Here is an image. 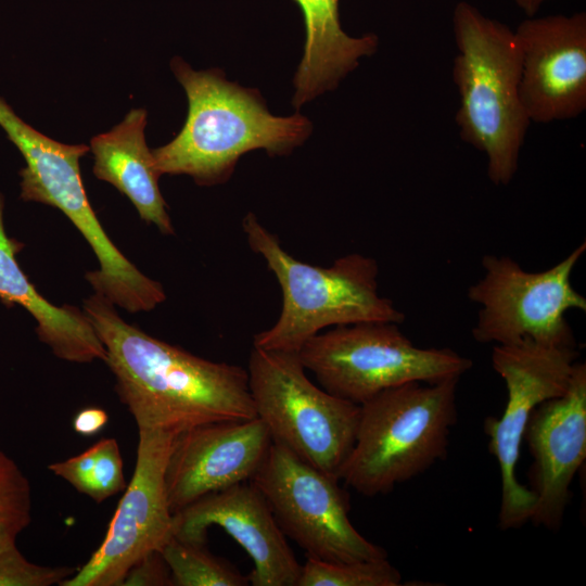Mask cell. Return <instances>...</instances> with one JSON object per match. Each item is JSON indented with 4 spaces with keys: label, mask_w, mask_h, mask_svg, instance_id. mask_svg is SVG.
I'll use <instances>...</instances> for the list:
<instances>
[{
    "label": "cell",
    "mask_w": 586,
    "mask_h": 586,
    "mask_svg": "<svg viewBox=\"0 0 586 586\" xmlns=\"http://www.w3.org/2000/svg\"><path fill=\"white\" fill-rule=\"evenodd\" d=\"M106 352L115 392L138 430L181 433L194 426L256 417L246 369L212 361L149 335L94 293L84 301Z\"/></svg>",
    "instance_id": "1"
},
{
    "label": "cell",
    "mask_w": 586,
    "mask_h": 586,
    "mask_svg": "<svg viewBox=\"0 0 586 586\" xmlns=\"http://www.w3.org/2000/svg\"><path fill=\"white\" fill-rule=\"evenodd\" d=\"M170 67L186 91L188 114L179 133L152 150L161 176L188 175L204 187L224 183L242 155L258 149L285 155L311 132L307 117L272 115L258 90L227 80L218 68L194 71L178 56Z\"/></svg>",
    "instance_id": "2"
},
{
    "label": "cell",
    "mask_w": 586,
    "mask_h": 586,
    "mask_svg": "<svg viewBox=\"0 0 586 586\" xmlns=\"http://www.w3.org/2000/svg\"><path fill=\"white\" fill-rule=\"evenodd\" d=\"M457 53L453 79L459 95L461 139L485 155L496 186L514 178L531 124L520 95V50L513 29L468 1L453 11Z\"/></svg>",
    "instance_id": "3"
},
{
    "label": "cell",
    "mask_w": 586,
    "mask_h": 586,
    "mask_svg": "<svg viewBox=\"0 0 586 586\" xmlns=\"http://www.w3.org/2000/svg\"><path fill=\"white\" fill-rule=\"evenodd\" d=\"M242 229L251 250L264 258L282 292L277 322L254 335V347L298 352L307 340L328 327L399 324L405 320L393 302L379 294V267L372 257L352 253L329 267L314 266L290 255L255 214L244 216Z\"/></svg>",
    "instance_id": "4"
},
{
    "label": "cell",
    "mask_w": 586,
    "mask_h": 586,
    "mask_svg": "<svg viewBox=\"0 0 586 586\" xmlns=\"http://www.w3.org/2000/svg\"><path fill=\"white\" fill-rule=\"evenodd\" d=\"M460 378L408 382L360 404L354 446L337 477L359 494H387L445 458Z\"/></svg>",
    "instance_id": "5"
},
{
    "label": "cell",
    "mask_w": 586,
    "mask_h": 586,
    "mask_svg": "<svg viewBox=\"0 0 586 586\" xmlns=\"http://www.w3.org/2000/svg\"><path fill=\"white\" fill-rule=\"evenodd\" d=\"M246 371L256 417L272 442L337 477L355 443L360 405L313 383L297 352L253 346Z\"/></svg>",
    "instance_id": "6"
},
{
    "label": "cell",
    "mask_w": 586,
    "mask_h": 586,
    "mask_svg": "<svg viewBox=\"0 0 586 586\" xmlns=\"http://www.w3.org/2000/svg\"><path fill=\"white\" fill-rule=\"evenodd\" d=\"M297 354L323 390L357 405L408 382L460 378L472 367L449 348L416 346L393 322L336 326L307 340Z\"/></svg>",
    "instance_id": "7"
},
{
    "label": "cell",
    "mask_w": 586,
    "mask_h": 586,
    "mask_svg": "<svg viewBox=\"0 0 586 586\" xmlns=\"http://www.w3.org/2000/svg\"><path fill=\"white\" fill-rule=\"evenodd\" d=\"M86 144H65L41 132L22 145L21 199L60 209L94 252L100 268L85 278L98 293L129 313L150 311L166 300L163 285L143 275L111 241L87 198L79 160Z\"/></svg>",
    "instance_id": "8"
},
{
    "label": "cell",
    "mask_w": 586,
    "mask_h": 586,
    "mask_svg": "<svg viewBox=\"0 0 586 586\" xmlns=\"http://www.w3.org/2000/svg\"><path fill=\"white\" fill-rule=\"evenodd\" d=\"M585 251L583 242L540 272L525 271L508 256H484V275L468 289L469 300L480 305L473 339L496 345L530 339L547 346L576 347L565 313L586 310V298L571 283V273Z\"/></svg>",
    "instance_id": "9"
},
{
    "label": "cell",
    "mask_w": 586,
    "mask_h": 586,
    "mask_svg": "<svg viewBox=\"0 0 586 586\" xmlns=\"http://www.w3.org/2000/svg\"><path fill=\"white\" fill-rule=\"evenodd\" d=\"M267 499L283 534L307 556L328 562L387 558V552L364 537L352 524L347 493L339 479L302 460L272 442L251 481Z\"/></svg>",
    "instance_id": "10"
},
{
    "label": "cell",
    "mask_w": 586,
    "mask_h": 586,
    "mask_svg": "<svg viewBox=\"0 0 586 586\" xmlns=\"http://www.w3.org/2000/svg\"><path fill=\"white\" fill-rule=\"evenodd\" d=\"M577 356L575 347L547 346L530 339L493 348L492 365L505 382L507 404L499 419L484 420V432L500 469L498 522L504 531L528 522L534 510V494L515 474L530 416L537 405L566 391Z\"/></svg>",
    "instance_id": "11"
},
{
    "label": "cell",
    "mask_w": 586,
    "mask_h": 586,
    "mask_svg": "<svg viewBox=\"0 0 586 586\" xmlns=\"http://www.w3.org/2000/svg\"><path fill=\"white\" fill-rule=\"evenodd\" d=\"M178 434L140 429L133 474L102 543L60 586H122L128 571L174 537L166 468Z\"/></svg>",
    "instance_id": "12"
},
{
    "label": "cell",
    "mask_w": 586,
    "mask_h": 586,
    "mask_svg": "<svg viewBox=\"0 0 586 586\" xmlns=\"http://www.w3.org/2000/svg\"><path fill=\"white\" fill-rule=\"evenodd\" d=\"M520 95L531 123L575 118L586 110V13L530 16L513 29Z\"/></svg>",
    "instance_id": "13"
},
{
    "label": "cell",
    "mask_w": 586,
    "mask_h": 586,
    "mask_svg": "<svg viewBox=\"0 0 586 586\" xmlns=\"http://www.w3.org/2000/svg\"><path fill=\"white\" fill-rule=\"evenodd\" d=\"M271 444V435L258 417L205 423L179 433L165 474L171 512L212 493L252 481Z\"/></svg>",
    "instance_id": "14"
},
{
    "label": "cell",
    "mask_w": 586,
    "mask_h": 586,
    "mask_svg": "<svg viewBox=\"0 0 586 586\" xmlns=\"http://www.w3.org/2000/svg\"><path fill=\"white\" fill-rule=\"evenodd\" d=\"M523 438L534 462L530 489L535 496L530 521L558 531L570 500V486L586 458V365L575 362L566 391L537 405Z\"/></svg>",
    "instance_id": "15"
},
{
    "label": "cell",
    "mask_w": 586,
    "mask_h": 586,
    "mask_svg": "<svg viewBox=\"0 0 586 586\" xmlns=\"http://www.w3.org/2000/svg\"><path fill=\"white\" fill-rule=\"evenodd\" d=\"M228 533L251 557L252 586H296V560L263 493L251 482L206 495L174 513V537L206 543L211 526Z\"/></svg>",
    "instance_id": "16"
},
{
    "label": "cell",
    "mask_w": 586,
    "mask_h": 586,
    "mask_svg": "<svg viewBox=\"0 0 586 586\" xmlns=\"http://www.w3.org/2000/svg\"><path fill=\"white\" fill-rule=\"evenodd\" d=\"M3 212L4 198L0 193V300L22 306L34 317L38 339L58 358L77 364L105 361V347L86 313L68 304H51L24 273L15 257L23 244L8 237Z\"/></svg>",
    "instance_id": "17"
},
{
    "label": "cell",
    "mask_w": 586,
    "mask_h": 586,
    "mask_svg": "<svg viewBox=\"0 0 586 586\" xmlns=\"http://www.w3.org/2000/svg\"><path fill=\"white\" fill-rule=\"evenodd\" d=\"M145 126L146 111L132 109L110 131L91 138L93 174L125 194L142 220L155 225L163 234H174L167 204L158 188L161 175L145 142Z\"/></svg>",
    "instance_id": "18"
},
{
    "label": "cell",
    "mask_w": 586,
    "mask_h": 586,
    "mask_svg": "<svg viewBox=\"0 0 586 586\" xmlns=\"http://www.w3.org/2000/svg\"><path fill=\"white\" fill-rule=\"evenodd\" d=\"M305 24V44L295 73L292 104L298 109L317 95L333 90L362 58L372 55L374 34L352 37L341 26L339 0H293Z\"/></svg>",
    "instance_id": "19"
},
{
    "label": "cell",
    "mask_w": 586,
    "mask_h": 586,
    "mask_svg": "<svg viewBox=\"0 0 586 586\" xmlns=\"http://www.w3.org/2000/svg\"><path fill=\"white\" fill-rule=\"evenodd\" d=\"M48 469L97 504L127 486L119 445L113 437L101 438L76 456L50 463Z\"/></svg>",
    "instance_id": "20"
},
{
    "label": "cell",
    "mask_w": 586,
    "mask_h": 586,
    "mask_svg": "<svg viewBox=\"0 0 586 586\" xmlns=\"http://www.w3.org/2000/svg\"><path fill=\"white\" fill-rule=\"evenodd\" d=\"M167 563L174 586H246L247 575L224 558L213 555L206 543L173 537L160 551Z\"/></svg>",
    "instance_id": "21"
},
{
    "label": "cell",
    "mask_w": 586,
    "mask_h": 586,
    "mask_svg": "<svg viewBox=\"0 0 586 586\" xmlns=\"http://www.w3.org/2000/svg\"><path fill=\"white\" fill-rule=\"evenodd\" d=\"M399 571L387 558L328 562L307 556L296 586H398Z\"/></svg>",
    "instance_id": "22"
},
{
    "label": "cell",
    "mask_w": 586,
    "mask_h": 586,
    "mask_svg": "<svg viewBox=\"0 0 586 586\" xmlns=\"http://www.w3.org/2000/svg\"><path fill=\"white\" fill-rule=\"evenodd\" d=\"M31 486L17 463L0 449V550L16 545L31 522Z\"/></svg>",
    "instance_id": "23"
},
{
    "label": "cell",
    "mask_w": 586,
    "mask_h": 586,
    "mask_svg": "<svg viewBox=\"0 0 586 586\" xmlns=\"http://www.w3.org/2000/svg\"><path fill=\"white\" fill-rule=\"evenodd\" d=\"M76 570L30 562L16 545L0 550V586H60Z\"/></svg>",
    "instance_id": "24"
},
{
    "label": "cell",
    "mask_w": 586,
    "mask_h": 586,
    "mask_svg": "<svg viewBox=\"0 0 586 586\" xmlns=\"http://www.w3.org/2000/svg\"><path fill=\"white\" fill-rule=\"evenodd\" d=\"M122 586H174L170 570L160 551L138 561L128 571Z\"/></svg>",
    "instance_id": "25"
},
{
    "label": "cell",
    "mask_w": 586,
    "mask_h": 586,
    "mask_svg": "<svg viewBox=\"0 0 586 586\" xmlns=\"http://www.w3.org/2000/svg\"><path fill=\"white\" fill-rule=\"evenodd\" d=\"M109 421V415L100 407H86L79 410L73 419L75 433L82 436H93L100 433Z\"/></svg>",
    "instance_id": "26"
},
{
    "label": "cell",
    "mask_w": 586,
    "mask_h": 586,
    "mask_svg": "<svg viewBox=\"0 0 586 586\" xmlns=\"http://www.w3.org/2000/svg\"><path fill=\"white\" fill-rule=\"evenodd\" d=\"M548 0H514L515 4L528 16H534Z\"/></svg>",
    "instance_id": "27"
}]
</instances>
